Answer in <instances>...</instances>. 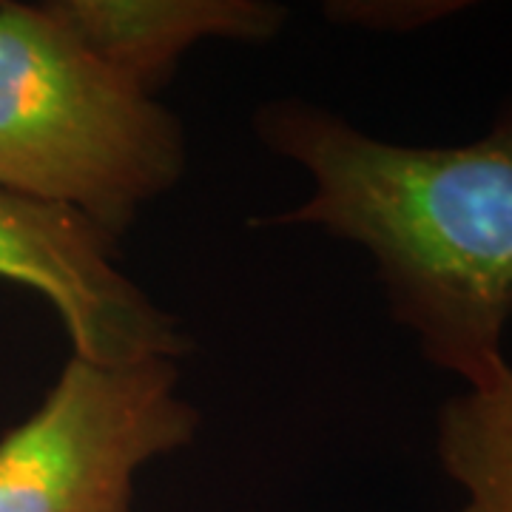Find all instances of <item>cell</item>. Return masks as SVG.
Masks as SVG:
<instances>
[{"label": "cell", "mask_w": 512, "mask_h": 512, "mask_svg": "<svg viewBox=\"0 0 512 512\" xmlns=\"http://www.w3.org/2000/svg\"><path fill=\"white\" fill-rule=\"evenodd\" d=\"M256 131L313 183L311 200L276 222L365 248L393 319L467 387L510 365L512 103L467 146L387 143L293 100L259 111Z\"/></svg>", "instance_id": "1"}, {"label": "cell", "mask_w": 512, "mask_h": 512, "mask_svg": "<svg viewBox=\"0 0 512 512\" xmlns=\"http://www.w3.org/2000/svg\"><path fill=\"white\" fill-rule=\"evenodd\" d=\"M180 123L106 69L49 9L0 3V185L111 239L183 177Z\"/></svg>", "instance_id": "2"}, {"label": "cell", "mask_w": 512, "mask_h": 512, "mask_svg": "<svg viewBox=\"0 0 512 512\" xmlns=\"http://www.w3.org/2000/svg\"><path fill=\"white\" fill-rule=\"evenodd\" d=\"M174 359L74 356L35 413L0 439V512H131L134 476L194 439Z\"/></svg>", "instance_id": "3"}, {"label": "cell", "mask_w": 512, "mask_h": 512, "mask_svg": "<svg viewBox=\"0 0 512 512\" xmlns=\"http://www.w3.org/2000/svg\"><path fill=\"white\" fill-rule=\"evenodd\" d=\"M0 279L40 293L72 353L120 365L185 350L177 322L114 265V239L69 208L0 185Z\"/></svg>", "instance_id": "4"}, {"label": "cell", "mask_w": 512, "mask_h": 512, "mask_svg": "<svg viewBox=\"0 0 512 512\" xmlns=\"http://www.w3.org/2000/svg\"><path fill=\"white\" fill-rule=\"evenodd\" d=\"M49 15L137 92H154L202 40L259 43L285 9L262 0H55Z\"/></svg>", "instance_id": "5"}, {"label": "cell", "mask_w": 512, "mask_h": 512, "mask_svg": "<svg viewBox=\"0 0 512 512\" xmlns=\"http://www.w3.org/2000/svg\"><path fill=\"white\" fill-rule=\"evenodd\" d=\"M436 450L464 490L458 512H512V365L441 407Z\"/></svg>", "instance_id": "6"}]
</instances>
